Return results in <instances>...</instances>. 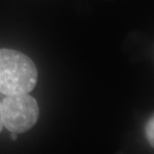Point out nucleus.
<instances>
[{
    "mask_svg": "<svg viewBox=\"0 0 154 154\" xmlns=\"http://www.w3.org/2000/svg\"><path fill=\"white\" fill-rule=\"evenodd\" d=\"M38 71L28 56L16 50L0 49V93L28 94L36 86Z\"/></svg>",
    "mask_w": 154,
    "mask_h": 154,
    "instance_id": "f257e3e1",
    "label": "nucleus"
},
{
    "mask_svg": "<svg viewBox=\"0 0 154 154\" xmlns=\"http://www.w3.org/2000/svg\"><path fill=\"white\" fill-rule=\"evenodd\" d=\"M1 105L4 126L11 132H27L38 121V103L28 94L7 95Z\"/></svg>",
    "mask_w": 154,
    "mask_h": 154,
    "instance_id": "f03ea898",
    "label": "nucleus"
},
{
    "mask_svg": "<svg viewBox=\"0 0 154 154\" xmlns=\"http://www.w3.org/2000/svg\"><path fill=\"white\" fill-rule=\"evenodd\" d=\"M146 135L150 145L154 146V118L151 117L146 125Z\"/></svg>",
    "mask_w": 154,
    "mask_h": 154,
    "instance_id": "7ed1b4c3",
    "label": "nucleus"
},
{
    "mask_svg": "<svg viewBox=\"0 0 154 154\" xmlns=\"http://www.w3.org/2000/svg\"><path fill=\"white\" fill-rule=\"evenodd\" d=\"M4 127V121H3V115H2V105L0 103V132L2 131Z\"/></svg>",
    "mask_w": 154,
    "mask_h": 154,
    "instance_id": "20e7f679",
    "label": "nucleus"
},
{
    "mask_svg": "<svg viewBox=\"0 0 154 154\" xmlns=\"http://www.w3.org/2000/svg\"><path fill=\"white\" fill-rule=\"evenodd\" d=\"M11 139L13 140H17V133L11 132Z\"/></svg>",
    "mask_w": 154,
    "mask_h": 154,
    "instance_id": "39448f33",
    "label": "nucleus"
}]
</instances>
